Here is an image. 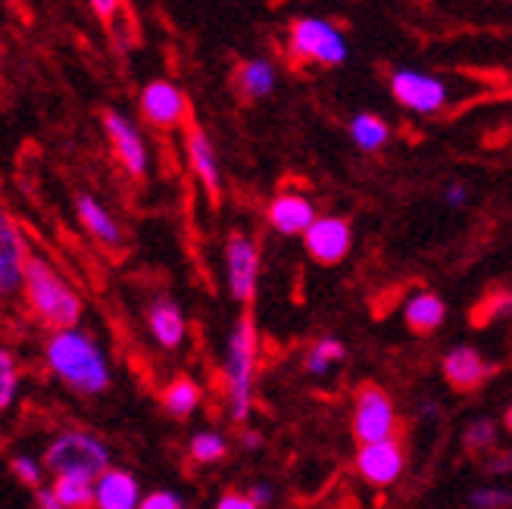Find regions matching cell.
<instances>
[{
    "instance_id": "44dd1931",
    "label": "cell",
    "mask_w": 512,
    "mask_h": 509,
    "mask_svg": "<svg viewBox=\"0 0 512 509\" xmlns=\"http://www.w3.org/2000/svg\"><path fill=\"white\" fill-rule=\"evenodd\" d=\"M278 72L266 57H250L238 66V88L247 100H263L275 91Z\"/></svg>"
},
{
    "instance_id": "cb8c5ba5",
    "label": "cell",
    "mask_w": 512,
    "mask_h": 509,
    "mask_svg": "<svg viewBox=\"0 0 512 509\" xmlns=\"http://www.w3.org/2000/svg\"><path fill=\"white\" fill-rule=\"evenodd\" d=\"M19 381H22V372H19V360L10 347L0 344V416L10 413V406L16 403L19 397Z\"/></svg>"
},
{
    "instance_id": "5bb4252c",
    "label": "cell",
    "mask_w": 512,
    "mask_h": 509,
    "mask_svg": "<svg viewBox=\"0 0 512 509\" xmlns=\"http://www.w3.org/2000/svg\"><path fill=\"white\" fill-rule=\"evenodd\" d=\"M266 219H269V228L285 238H294V235H303L306 228L313 225L316 219V207L313 200L300 194V191H281L269 200L266 207Z\"/></svg>"
},
{
    "instance_id": "2e32d148",
    "label": "cell",
    "mask_w": 512,
    "mask_h": 509,
    "mask_svg": "<svg viewBox=\"0 0 512 509\" xmlns=\"http://www.w3.org/2000/svg\"><path fill=\"white\" fill-rule=\"evenodd\" d=\"M141 485L132 472L125 469H107L94 478V506L91 509H138L141 503Z\"/></svg>"
},
{
    "instance_id": "d6a6232c",
    "label": "cell",
    "mask_w": 512,
    "mask_h": 509,
    "mask_svg": "<svg viewBox=\"0 0 512 509\" xmlns=\"http://www.w3.org/2000/svg\"><path fill=\"white\" fill-rule=\"evenodd\" d=\"M216 509H260L256 506L247 494H241V491H225L219 500H216Z\"/></svg>"
},
{
    "instance_id": "f546056e",
    "label": "cell",
    "mask_w": 512,
    "mask_h": 509,
    "mask_svg": "<svg viewBox=\"0 0 512 509\" xmlns=\"http://www.w3.org/2000/svg\"><path fill=\"white\" fill-rule=\"evenodd\" d=\"M494 444V422L491 419H478L469 425L466 431V450L469 453H481V450H488Z\"/></svg>"
},
{
    "instance_id": "e0dca14e",
    "label": "cell",
    "mask_w": 512,
    "mask_h": 509,
    "mask_svg": "<svg viewBox=\"0 0 512 509\" xmlns=\"http://www.w3.org/2000/svg\"><path fill=\"white\" fill-rule=\"evenodd\" d=\"M147 328H150L153 341H157L163 350H178V347L185 344V338H188L185 313L169 297H157L147 307Z\"/></svg>"
},
{
    "instance_id": "d4e9b609",
    "label": "cell",
    "mask_w": 512,
    "mask_h": 509,
    "mask_svg": "<svg viewBox=\"0 0 512 509\" xmlns=\"http://www.w3.org/2000/svg\"><path fill=\"white\" fill-rule=\"evenodd\" d=\"M54 497L66 509H91L94 506V481L85 478H54Z\"/></svg>"
},
{
    "instance_id": "3957f363",
    "label": "cell",
    "mask_w": 512,
    "mask_h": 509,
    "mask_svg": "<svg viewBox=\"0 0 512 509\" xmlns=\"http://www.w3.org/2000/svg\"><path fill=\"white\" fill-rule=\"evenodd\" d=\"M256 363H260V335L250 313H241L232 325L222 356V378H225V406L232 422H247L253 413V381Z\"/></svg>"
},
{
    "instance_id": "d590c367",
    "label": "cell",
    "mask_w": 512,
    "mask_h": 509,
    "mask_svg": "<svg viewBox=\"0 0 512 509\" xmlns=\"http://www.w3.org/2000/svg\"><path fill=\"white\" fill-rule=\"evenodd\" d=\"M247 497H250L256 506H260V509H263V506H269V503L275 500V494H272V488L266 485V481H260V485H253Z\"/></svg>"
},
{
    "instance_id": "30bf717a",
    "label": "cell",
    "mask_w": 512,
    "mask_h": 509,
    "mask_svg": "<svg viewBox=\"0 0 512 509\" xmlns=\"http://www.w3.org/2000/svg\"><path fill=\"white\" fill-rule=\"evenodd\" d=\"M104 132L110 138V147H113L119 166L132 178H144L150 169V154H147V144H144V135H141L138 125L119 110H107L104 113Z\"/></svg>"
},
{
    "instance_id": "ab89813d",
    "label": "cell",
    "mask_w": 512,
    "mask_h": 509,
    "mask_svg": "<svg viewBox=\"0 0 512 509\" xmlns=\"http://www.w3.org/2000/svg\"><path fill=\"white\" fill-rule=\"evenodd\" d=\"M506 428L512 431V406H509V410H506Z\"/></svg>"
},
{
    "instance_id": "f35d334b",
    "label": "cell",
    "mask_w": 512,
    "mask_h": 509,
    "mask_svg": "<svg viewBox=\"0 0 512 509\" xmlns=\"http://www.w3.org/2000/svg\"><path fill=\"white\" fill-rule=\"evenodd\" d=\"M263 441H260V435H256V431H247V435H244V447L247 450H253V447H260Z\"/></svg>"
},
{
    "instance_id": "f1b7e54d",
    "label": "cell",
    "mask_w": 512,
    "mask_h": 509,
    "mask_svg": "<svg viewBox=\"0 0 512 509\" xmlns=\"http://www.w3.org/2000/svg\"><path fill=\"white\" fill-rule=\"evenodd\" d=\"M512 313V294L509 291H500V294H491L488 300L481 303L475 310V325H484L491 319H500V316H509Z\"/></svg>"
},
{
    "instance_id": "9a60e30c",
    "label": "cell",
    "mask_w": 512,
    "mask_h": 509,
    "mask_svg": "<svg viewBox=\"0 0 512 509\" xmlns=\"http://www.w3.org/2000/svg\"><path fill=\"white\" fill-rule=\"evenodd\" d=\"M185 150H188V163L197 175V182L203 185V191L210 194V200L216 203L222 194V172H219V157H216V147L213 138L200 129V125H188L185 132Z\"/></svg>"
},
{
    "instance_id": "7c38bea8",
    "label": "cell",
    "mask_w": 512,
    "mask_h": 509,
    "mask_svg": "<svg viewBox=\"0 0 512 509\" xmlns=\"http://www.w3.org/2000/svg\"><path fill=\"white\" fill-rule=\"evenodd\" d=\"M303 244L319 266H338L353 247V228L341 216H316L303 232Z\"/></svg>"
},
{
    "instance_id": "1f68e13d",
    "label": "cell",
    "mask_w": 512,
    "mask_h": 509,
    "mask_svg": "<svg viewBox=\"0 0 512 509\" xmlns=\"http://www.w3.org/2000/svg\"><path fill=\"white\" fill-rule=\"evenodd\" d=\"M472 506L475 509H497V506H512V494L509 491H494V488H484L472 494Z\"/></svg>"
},
{
    "instance_id": "4fadbf2b",
    "label": "cell",
    "mask_w": 512,
    "mask_h": 509,
    "mask_svg": "<svg viewBox=\"0 0 512 509\" xmlns=\"http://www.w3.org/2000/svg\"><path fill=\"white\" fill-rule=\"evenodd\" d=\"M403 466H406V453L397 438L360 444V453H356V469H360V475L369 485H378V488L394 485L403 475Z\"/></svg>"
},
{
    "instance_id": "ba28073f",
    "label": "cell",
    "mask_w": 512,
    "mask_h": 509,
    "mask_svg": "<svg viewBox=\"0 0 512 509\" xmlns=\"http://www.w3.org/2000/svg\"><path fill=\"white\" fill-rule=\"evenodd\" d=\"M225 282L238 303H253L260 285V247L244 232H232L225 241Z\"/></svg>"
},
{
    "instance_id": "8fae6325",
    "label": "cell",
    "mask_w": 512,
    "mask_h": 509,
    "mask_svg": "<svg viewBox=\"0 0 512 509\" xmlns=\"http://www.w3.org/2000/svg\"><path fill=\"white\" fill-rule=\"evenodd\" d=\"M141 116L153 129H178L188 119V94L169 79H153L141 91Z\"/></svg>"
},
{
    "instance_id": "4dcf8cb0",
    "label": "cell",
    "mask_w": 512,
    "mask_h": 509,
    "mask_svg": "<svg viewBox=\"0 0 512 509\" xmlns=\"http://www.w3.org/2000/svg\"><path fill=\"white\" fill-rule=\"evenodd\" d=\"M138 509H188V503L172 491H153L141 497Z\"/></svg>"
},
{
    "instance_id": "74e56055",
    "label": "cell",
    "mask_w": 512,
    "mask_h": 509,
    "mask_svg": "<svg viewBox=\"0 0 512 509\" xmlns=\"http://www.w3.org/2000/svg\"><path fill=\"white\" fill-rule=\"evenodd\" d=\"M509 469H512V453H503L491 463V472H509Z\"/></svg>"
},
{
    "instance_id": "277c9868",
    "label": "cell",
    "mask_w": 512,
    "mask_h": 509,
    "mask_svg": "<svg viewBox=\"0 0 512 509\" xmlns=\"http://www.w3.org/2000/svg\"><path fill=\"white\" fill-rule=\"evenodd\" d=\"M41 466L54 478H85L94 481L110 469V447L94 431L66 428L44 447Z\"/></svg>"
},
{
    "instance_id": "7402d4cb",
    "label": "cell",
    "mask_w": 512,
    "mask_h": 509,
    "mask_svg": "<svg viewBox=\"0 0 512 509\" xmlns=\"http://www.w3.org/2000/svg\"><path fill=\"white\" fill-rule=\"evenodd\" d=\"M160 400H163V410H166L172 419H188V416L197 413V406H200V400H203V391H200V385H197L194 378H188V375H175V378L169 381V385L163 388Z\"/></svg>"
},
{
    "instance_id": "836d02e7",
    "label": "cell",
    "mask_w": 512,
    "mask_h": 509,
    "mask_svg": "<svg viewBox=\"0 0 512 509\" xmlns=\"http://www.w3.org/2000/svg\"><path fill=\"white\" fill-rule=\"evenodd\" d=\"M91 4V10H94V16L97 19H104V22H110L116 13H119V7H122V0H88Z\"/></svg>"
},
{
    "instance_id": "9c48e42d",
    "label": "cell",
    "mask_w": 512,
    "mask_h": 509,
    "mask_svg": "<svg viewBox=\"0 0 512 509\" xmlns=\"http://www.w3.org/2000/svg\"><path fill=\"white\" fill-rule=\"evenodd\" d=\"M29 257H32V250H29V241H25L22 225L4 203H0V300L19 297Z\"/></svg>"
},
{
    "instance_id": "4316f807",
    "label": "cell",
    "mask_w": 512,
    "mask_h": 509,
    "mask_svg": "<svg viewBox=\"0 0 512 509\" xmlns=\"http://www.w3.org/2000/svg\"><path fill=\"white\" fill-rule=\"evenodd\" d=\"M344 344L338 338H322L306 353V372L310 375H328V369L344 360Z\"/></svg>"
},
{
    "instance_id": "ffe728a7",
    "label": "cell",
    "mask_w": 512,
    "mask_h": 509,
    "mask_svg": "<svg viewBox=\"0 0 512 509\" xmlns=\"http://www.w3.org/2000/svg\"><path fill=\"white\" fill-rule=\"evenodd\" d=\"M403 316H406L409 332H416V335H431V332H438V328L444 325L447 310H444V300H441L438 294L422 291V294H416V297H409Z\"/></svg>"
},
{
    "instance_id": "5b68a950",
    "label": "cell",
    "mask_w": 512,
    "mask_h": 509,
    "mask_svg": "<svg viewBox=\"0 0 512 509\" xmlns=\"http://www.w3.org/2000/svg\"><path fill=\"white\" fill-rule=\"evenodd\" d=\"M288 54L297 63H313L322 69L344 66L350 57L347 35L331 19L297 16L288 29Z\"/></svg>"
},
{
    "instance_id": "d6986e66",
    "label": "cell",
    "mask_w": 512,
    "mask_h": 509,
    "mask_svg": "<svg viewBox=\"0 0 512 509\" xmlns=\"http://www.w3.org/2000/svg\"><path fill=\"white\" fill-rule=\"evenodd\" d=\"M75 213H79L82 228L97 244H104V247H119L122 244V225L116 222V216L94 194L75 197Z\"/></svg>"
},
{
    "instance_id": "7a4b0ae2",
    "label": "cell",
    "mask_w": 512,
    "mask_h": 509,
    "mask_svg": "<svg viewBox=\"0 0 512 509\" xmlns=\"http://www.w3.org/2000/svg\"><path fill=\"white\" fill-rule=\"evenodd\" d=\"M22 300L29 313L47 328V332H60V328H72L82 322L85 303L79 291L72 288L69 278L50 263L47 257L32 253L29 263H25L22 275Z\"/></svg>"
},
{
    "instance_id": "603a6c76",
    "label": "cell",
    "mask_w": 512,
    "mask_h": 509,
    "mask_svg": "<svg viewBox=\"0 0 512 509\" xmlns=\"http://www.w3.org/2000/svg\"><path fill=\"white\" fill-rule=\"evenodd\" d=\"M350 141L360 150H366V154H375V150H381L384 144L391 141V125L378 113L363 110V113H356L350 119Z\"/></svg>"
},
{
    "instance_id": "e575fe53",
    "label": "cell",
    "mask_w": 512,
    "mask_h": 509,
    "mask_svg": "<svg viewBox=\"0 0 512 509\" xmlns=\"http://www.w3.org/2000/svg\"><path fill=\"white\" fill-rule=\"evenodd\" d=\"M444 200L450 203V207H466L469 203V188L463 182H453L444 188Z\"/></svg>"
},
{
    "instance_id": "6da1fadb",
    "label": "cell",
    "mask_w": 512,
    "mask_h": 509,
    "mask_svg": "<svg viewBox=\"0 0 512 509\" xmlns=\"http://www.w3.org/2000/svg\"><path fill=\"white\" fill-rule=\"evenodd\" d=\"M44 366L54 375L63 388H69L79 397H97L110 391L113 385V369L107 350L94 341L91 332H85L82 325L60 328L50 332L44 341Z\"/></svg>"
},
{
    "instance_id": "484cf974",
    "label": "cell",
    "mask_w": 512,
    "mask_h": 509,
    "mask_svg": "<svg viewBox=\"0 0 512 509\" xmlns=\"http://www.w3.org/2000/svg\"><path fill=\"white\" fill-rule=\"evenodd\" d=\"M188 453L197 466H213L228 456V441L219 435V431H197V435L191 438Z\"/></svg>"
},
{
    "instance_id": "8992f818",
    "label": "cell",
    "mask_w": 512,
    "mask_h": 509,
    "mask_svg": "<svg viewBox=\"0 0 512 509\" xmlns=\"http://www.w3.org/2000/svg\"><path fill=\"white\" fill-rule=\"evenodd\" d=\"M391 97L416 116H438L450 104V85L428 69L403 66L391 75Z\"/></svg>"
},
{
    "instance_id": "ac0fdd59",
    "label": "cell",
    "mask_w": 512,
    "mask_h": 509,
    "mask_svg": "<svg viewBox=\"0 0 512 509\" xmlns=\"http://www.w3.org/2000/svg\"><path fill=\"white\" fill-rule=\"evenodd\" d=\"M491 366L484 363V356L472 347H456L444 356V378L456 391H475L478 385L491 378Z\"/></svg>"
},
{
    "instance_id": "52a82bcc",
    "label": "cell",
    "mask_w": 512,
    "mask_h": 509,
    "mask_svg": "<svg viewBox=\"0 0 512 509\" xmlns=\"http://www.w3.org/2000/svg\"><path fill=\"white\" fill-rule=\"evenodd\" d=\"M397 431V413L388 391L378 385H363L353 400V438L360 444L388 441Z\"/></svg>"
},
{
    "instance_id": "8d00e7d4",
    "label": "cell",
    "mask_w": 512,
    "mask_h": 509,
    "mask_svg": "<svg viewBox=\"0 0 512 509\" xmlns=\"http://www.w3.org/2000/svg\"><path fill=\"white\" fill-rule=\"evenodd\" d=\"M35 506H38V509H66V506L54 497V491H50V488H38V491H35Z\"/></svg>"
},
{
    "instance_id": "83f0119b",
    "label": "cell",
    "mask_w": 512,
    "mask_h": 509,
    "mask_svg": "<svg viewBox=\"0 0 512 509\" xmlns=\"http://www.w3.org/2000/svg\"><path fill=\"white\" fill-rule=\"evenodd\" d=\"M10 469H13V475H16V481L19 485H25V488H41V481H44V466H41V460H35V456H29V453H16L13 460H10Z\"/></svg>"
}]
</instances>
